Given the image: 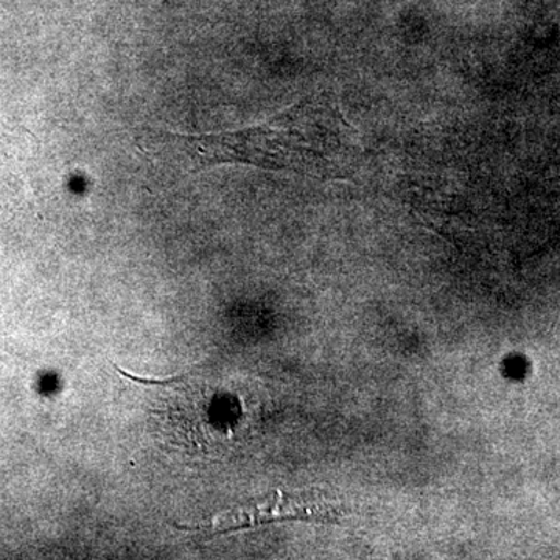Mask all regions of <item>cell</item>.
Segmentation results:
<instances>
[{"instance_id":"1","label":"cell","mask_w":560,"mask_h":560,"mask_svg":"<svg viewBox=\"0 0 560 560\" xmlns=\"http://www.w3.org/2000/svg\"><path fill=\"white\" fill-rule=\"evenodd\" d=\"M162 136L187 153L197 168L245 164L318 178H346L360 151L349 121L323 97L305 98L241 131Z\"/></svg>"}]
</instances>
